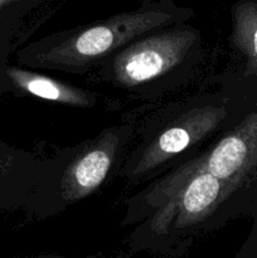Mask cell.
<instances>
[{
    "instance_id": "cell-6",
    "label": "cell",
    "mask_w": 257,
    "mask_h": 258,
    "mask_svg": "<svg viewBox=\"0 0 257 258\" xmlns=\"http://www.w3.org/2000/svg\"><path fill=\"white\" fill-rule=\"evenodd\" d=\"M239 33L244 49L254 60H257V8L251 7L244 12Z\"/></svg>"
},
{
    "instance_id": "cell-2",
    "label": "cell",
    "mask_w": 257,
    "mask_h": 258,
    "mask_svg": "<svg viewBox=\"0 0 257 258\" xmlns=\"http://www.w3.org/2000/svg\"><path fill=\"white\" fill-rule=\"evenodd\" d=\"M248 156V145L244 139L231 136L222 141L209 159V174L216 179H227L243 168Z\"/></svg>"
},
{
    "instance_id": "cell-5",
    "label": "cell",
    "mask_w": 257,
    "mask_h": 258,
    "mask_svg": "<svg viewBox=\"0 0 257 258\" xmlns=\"http://www.w3.org/2000/svg\"><path fill=\"white\" fill-rule=\"evenodd\" d=\"M113 34L106 27H97L83 33L76 42V48L81 54L97 55L111 47Z\"/></svg>"
},
{
    "instance_id": "cell-4",
    "label": "cell",
    "mask_w": 257,
    "mask_h": 258,
    "mask_svg": "<svg viewBox=\"0 0 257 258\" xmlns=\"http://www.w3.org/2000/svg\"><path fill=\"white\" fill-rule=\"evenodd\" d=\"M110 166V159L103 151L96 150L87 154L76 168V179L86 189L97 186L105 179Z\"/></svg>"
},
{
    "instance_id": "cell-8",
    "label": "cell",
    "mask_w": 257,
    "mask_h": 258,
    "mask_svg": "<svg viewBox=\"0 0 257 258\" xmlns=\"http://www.w3.org/2000/svg\"><path fill=\"white\" fill-rule=\"evenodd\" d=\"M27 90L38 97L47 98V100H58L62 96V91L55 83L45 78H30L24 83Z\"/></svg>"
},
{
    "instance_id": "cell-7",
    "label": "cell",
    "mask_w": 257,
    "mask_h": 258,
    "mask_svg": "<svg viewBox=\"0 0 257 258\" xmlns=\"http://www.w3.org/2000/svg\"><path fill=\"white\" fill-rule=\"evenodd\" d=\"M189 144V135L183 128H171L164 133L159 140V146L164 153L174 154L184 150Z\"/></svg>"
},
{
    "instance_id": "cell-1",
    "label": "cell",
    "mask_w": 257,
    "mask_h": 258,
    "mask_svg": "<svg viewBox=\"0 0 257 258\" xmlns=\"http://www.w3.org/2000/svg\"><path fill=\"white\" fill-rule=\"evenodd\" d=\"M173 59L174 50L166 44H148L126 55L122 63V75L126 80L141 82L155 77Z\"/></svg>"
},
{
    "instance_id": "cell-3",
    "label": "cell",
    "mask_w": 257,
    "mask_h": 258,
    "mask_svg": "<svg viewBox=\"0 0 257 258\" xmlns=\"http://www.w3.org/2000/svg\"><path fill=\"white\" fill-rule=\"evenodd\" d=\"M219 193V181L212 174L197 176L184 194L183 204L186 212L199 213L216 201Z\"/></svg>"
}]
</instances>
